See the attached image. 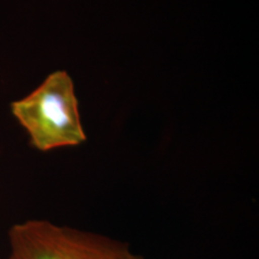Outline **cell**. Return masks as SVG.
<instances>
[{
  "label": "cell",
  "instance_id": "obj_1",
  "mask_svg": "<svg viewBox=\"0 0 259 259\" xmlns=\"http://www.w3.org/2000/svg\"><path fill=\"white\" fill-rule=\"evenodd\" d=\"M11 109L37 150L50 151L85 142L73 82L65 71L51 73L34 92L12 102Z\"/></svg>",
  "mask_w": 259,
  "mask_h": 259
},
{
  "label": "cell",
  "instance_id": "obj_2",
  "mask_svg": "<svg viewBox=\"0 0 259 259\" xmlns=\"http://www.w3.org/2000/svg\"><path fill=\"white\" fill-rule=\"evenodd\" d=\"M8 238V259H145L126 242L47 220L16 223Z\"/></svg>",
  "mask_w": 259,
  "mask_h": 259
}]
</instances>
